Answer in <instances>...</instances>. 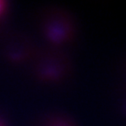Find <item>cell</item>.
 Here are the masks:
<instances>
[{"instance_id":"cell-1","label":"cell","mask_w":126,"mask_h":126,"mask_svg":"<svg viewBox=\"0 0 126 126\" xmlns=\"http://www.w3.org/2000/svg\"><path fill=\"white\" fill-rule=\"evenodd\" d=\"M4 6H5V5H4V3H3V2L0 1V14L1 13L2 10H3V8H4Z\"/></svg>"},{"instance_id":"cell-2","label":"cell","mask_w":126,"mask_h":126,"mask_svg":"<svg viewBox=\"0 0 126 126\" xmlns=\"http://www.w3.org/2000/svg\"><path fill=\"white\" fill-rule=\"evenodd\" d=\"M0 126H1V125H0Z\"/></svg>"}]
</instances>
